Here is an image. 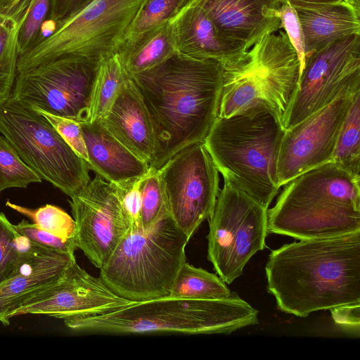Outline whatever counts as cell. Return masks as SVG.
I'll list each match as a JSON object with an SVG mask.
<instances>
[{
    "instance_id": "1",
    "label": "cell",
    "mask_w": 360,
    "mask_h": 360,
    "mask_svg": "<svg viewBox=\"0 0 360 360\" xmlns=\"http://www.w3.org/2000/svg\"><path fill=\"white\" fill-rule=\"evenodd\" d=\"M223 66L176 51L147 70L129 76L149 113L155 138L150 169L181 150L203 142L218 116Z\"/></svg>"
},
{
    "instance_id": "2",
    "label": "cell",
    "mask_w": 360,
    "mask_h": 360,
    "mask_svg": "<svg viewBox=\"0 0 360 360\" xmlns=\"http://www.w3.org/2000/svg\"><path fill=\"white\" fill-rule=\"evenodd\" d=\"M265 272L267 290L285 313L306 317L360 304V231L285 244L270 253Z\"/></svg>"
},
{
    "instance_id": "3",
    "label": "cell",
    "mask_w": 360,
    "mask_h": 360,
    "mask_svg": "<svg viewBox=\"0 0 360 360\" xmlns=\"http://www.w3.org/2000/svg\"><path fill=\"white\" fill-rule=\"evenodd\" d=\"M360 176L330 162L289 181L268 209L269 233L298 240L360 231Z\"/></svg>"
},
{
    "instance_id": "4",
    "label": "cell",
    "mask_w": 360,
    "mask_h": 360,
    "mask_svg": "<svg viewBox=\"0 0 360 360\" xmlns=\"http://www.w3.org/2000/svg\"><path fill=\"white\" fill-rule=\"evenodd\" d=\"M285 129L263 106L217 116L203 144L224 180L269 208L281 188L277 166Z\"/></svg>"
},
{
    "instance_id": "5",
    "label": "cell",
    "mask_w": 360,
    "mask_h": 360,
    "mask_svg": "<svg viewBox=\"0 0 360 360\" xmlns=\"http://www.w3.org/2000/svg\"><path fill=\"white\" fill-rule=\"evenodd\" d=\"M259 311L237 294L217 300L166 296L99 315L64 320L75 330L109 333L230 334L259 323Z\"/></svg>"
},
{
    "instance_id": "6",
    "label": "cell",
    "mask_w": 360,
    "mask_h": 360,
    "mask_svg": "<svg viewBox=\"0 0 360 360\" xmlns=\"http://www.w3.org/2000/svg\"><path fill=\"white\" fill-rule=\"evenodd\" d=\"M167 210L149 228H131L100 268V278L115 294L132 302L169 296L186 262L189 241Z\"/></svg>"
},
{
    "instance_id": "7",
    "label": "cell",
    "mask_w": 360,
    "mask_h": 360,
    "mask_svg": "<svg viewBox=\"0 0 360 360\" xmlns=\"http://www.w3.org/2000/svg\"><path fill=\"white\" fill-rule=\"evenodd\" d=\"M299 72L300 62L286 33L278 30L264 35L248 51L244 60L224 69L218 116L226 117L263 106L283 124Z\"/></svg>"
},
{
    "instance_id": "8",
    "label": "cell",
    "mask_w": 360,
    "mask_h": 360,
    "mask_svg": "<svg viewBox=\"0 0 360 360\" xmlns=\"http://www.w3.org/2000/svg\"><path fill=\"white\" fill-rule=\"evenodd\" d=\"M141 1H87L53 24L49 34L18 58V72L65 56L100 61L117 53Z\"/></svg>"
},
{
    "instance_id": "9",
    "label": "cell",
    "mask_w": 360,
    "mask_h": 360,
    "mask_svg": "<svg viewBox=\"0 0 360 360\" xmlns=\"http://www.w3.org/2000/svg\"><path fill=\"white\" fill-rule=\"evenodd\" d=\"M0 134L42 180L67 195L71 197L91 180L86 162L33 108L8 98L0 105Z\"/></svg>"
},
{
    "instance_id": "10",
    "label": "cell",
    "mask_w": 360,
    "mask_h": 360,
    "mask_svg": "<svg viewBox=\"0 0 360 360\" xmlns=\"http://www.w3.org/2000/svg\"><path fill=\"white\" fill-rule=\"evenodd\" d=\"M268 209L224 179L208 218L207 259L226 284L240 276L251 257L266 247Z\"/></svg>"
},
{
    "instance_id": "11",
    "label": "cell",
    "mask_w": 360,
    "mask_h": 360,
    "mask_svg": "<svg viewBox=\"0 0 360 360\" xmlns=\"http://www.w3.org/2000/svg\"><path fill=\"white\" fill-rule=\"evenodd\" d=\"M100 61L65 56L18 72L8 98L53 115L85 122Z\"/></svg>"
},
{
    "instance_id": "12",
    "label": "cell",
    "mask_w": 360,
    "mask_h": 360,
    "mask_svg": "<svg viewBox=\"0 0 360 360\" xmlns=\"http://www.w3.org/2000/svg\"><path fill=\"white\" fill-rule=\"evenodd\" d=\"M360 91V34L337 40L305 58L283 126L285 130L335 100Z\"/></svg>"
},
{
    "instance_id": "13",
    "label": "cell",
    "mask_w": 360,
    "mask_h": 360,
    "mask_svg": "<svg viewBox=\"0 0 360 360\" xmlns=\"http://www.w3.org/2000/svg\"><path fill=\"white\" fill-rule=\"evenodd\" d=\"M156 170L167 212L190 239L214 210L219 171L202 142L181 150Z\"/></svg>"
},
{
    "instance_id": "14",
    "label": "cell",
    "mask_w": 360,
    "mask_h": 360,
    "mask_svg": "<svg viewBox=\"0 0 360 360\" xmlns=\"http://www.w3.org/2000/svg\"><path fill=\"white\" fill-rule=\"evenodd\" d=\"M70 198L75 245L100 269L131 229L117 186L97 174Z\"/></svg>"
},
{
    "instance_id": "15",
    "label": "cell",
    "mask_w": 360,
    "mask_h": 360,
    "mask_svg": "<svg viewBox=\"0 0 360 360\" xmlns=\"http://www.w3.org/2000/svg\"><path fill=\"white\" fill-rule=\"evenodd\" d=\"M354 95L335 100L285 130L277 166L280 187L303 172L332 162L337 139Z\"/></svg>"
},
{
    "instance_id": "16",
    "label": "cell",
    "mask_w": 360,
    "mask_h": 360,
    "mask_svg": "<svg viewBox=\"0 0 360 360\" xmlns=\"http://www.w3.org/2000/svg\"><path fill=\"white\" fill-rule=\"evenodd\" d=\"M133 302L113 292L75 259L56 282L27 300L12 317L41 314L65 320L105 314Z\"/></svg>"
},
{
    "instance_id": "17",
    "label": "cell",
    "mask_w": 360,
    "mask_h": 360,
    "mask_svg": "<svg viewBox=\"0 0 360 360\" xmlns=\"http://www.w3.org/2000/svg\"><path fill=\"white\" fill-rule=\"evenodd\" d=\"M169 24L176 51L184 55L216 60L224 69L234 67L246 57L244 45L223 37L195 0H190Z\"/></svg>"
},
{
    "instance_id": "18",
    "label": "cell",
    "mask_w": 360,
    "mask_h": 360,
    "mask_svg": "<svg viewBox=\"0 0 360 360\" xmlns=\"http://www.w3.org/2000/svg\"><path fill=\"white\" fill-rule=\"evenodd\" d=\"M219 32L243 44L248 51L264 35L281 29V20L272 14L283 0H195Z\"/></svg>"
},
{
    "instance_id": "19",
    "label": "cell",
    "mask_w": 360,
    "mask_h": 360,
    "mask_svg": "<svg viewBox=\"0 0 360 360\" xmlns=\"http://www.w3.org/2000/svg\"><path fill=\"white\" fill-rule=\"evenodd\" d=\"M70 255L43 248L19 260L11 275L0 285V321L10 323L13 313L32 296L56 282L75 260Z\"/></svg>"
},
{
    "instance_id": "20",
    "label": "cell",
    "mask_w": 360,
    "mask_h": 360,
    "mask_svg": "<svg viewBox=\"0 0 360 360\" xmlns=\"http://www.w3.org/2000/svg\"><path fill=\"white\" fill-rule=\"evenodd\" d=\"M101 122L115 138L150 167L155 154L153 127L142 97L129 76Z\"/></svg>"
},
{
    "instance_id": "21",
    "label": "cell",
    "mask_w": 360,
    "mask_h": 360,
    "mask_svg": "<svg viewBox=\"0 0 360 360\" xmlns=\"http://www.w3.org/2000/svg\"><path fill=\"white\" fill-rule=\"evenodd\" d=\"M79 123L89 169L117 186L141 179L149 172V165L115 138L101 120Z\"/></svg>"
},
{
    "instance_id": "22",
    "label": "cell",
    "mask_w": 360,
    "mask_h": 360,
    "mask_svg": "<svg viewBox=\"0 0 360 360\" xmlns=\"http://www.w3.org/2000/svg\"><path fill=\"white\" fill-rule=\"evenodd\" d=\"M289 2L297 13L303 32L305 58L347 36L360 34V12L346 2Z\"/></svg>"
},
{
    "instance_id": "23",
    "label": "cell",
    "mask_w": 360,
    "mask_h": 360,
    "mask_svg": "<svg viewBox=\"0 0 360 360\" xmlns=\"http://www.w3.org/2000/svg\"><path fill=\"white\" fill-rule=\"evenodd\" d=\"M176 51L169 22L123 43L117 53L127 72L131 75L156 66Z\"/></svg>"
},
{
    "instance_id": "24",
    "label": "cell",
    "mask_w": 360,
    "mask_h": 360,
    "mask_svg": "<svg viewBox=\"0 0 360 360\" xmlns=\"http://www.w3.org/2000/svg\"><path fill=\"white\" fill-rule=\"evenodd\" d=\"M32 0H22L9 12H0V105L10 97L18 73V34Z\"/></svg>"
},
{
    "instance_id": "25",
    "label": "cell",
    "mask_w": 360,
    "mask_h": 360,
    "mask_svg": "<svg viewBox=\"0 0 360 360\" xmlns=\"http://www.w3.org/2000/svg\"><path fill=\"white\" fill-rule=\"evenodd\" d=\"M128 77L117 53L100 61L85 122L101 120L105 117Z\"/></svg>"
},
{
    "instance_id": "26",
    "label": "cell",
    "mask_w": 360,
    "mask_h": 360,
    "mask_svg": "<svg viewBox=\"0 0 360 360\" xmlns=\"http://www.w3.org/2000/svg\"><path fill=\"white\" fill-rule=\"evenodd\" d=\"M231 294L227 284L219 276L186 262L174 280L169 296L217 300L226 298Z\"/></svg>"
},
{
    "instance_id": "27",
    "label": "cell",
    "mask_w": 360,
    "mask_h": 360,
    "mask_svg": "<svg viewBox=\"0 0 360 360\" xmlns=\"http://www.w3.org/2000/svg\"><path fill=\"white\" fill-rule=\"evenodd\" d=\"M332 162L348 172L360 171V91L353 96L340 128Z\"/></svg>"
},
{
    "instance_id": "28",
    "label": "cell",
    "mask_w": 360,
    "mask_h": 360,
    "mask_svg": "<svg viewBox=\"0 0 360 360\" xmlns=\"http://www.w3.org/2000/svg\"><path fill=\"white\" fill-rule=\"evenodd\" d=\"M189 1L142 0L126 31L123 43L168 23Z\"/></svg>"
},
{
    "instance_id": "29",
    "label": "cell",
    "mask_w": 360,
    "mask_h": 360,
    "mask_svg": "<svg viewBox=\"0 0 360 360\" xmlns=\"http://www.w3.org/2000/svg\"><path fill=\"white\" fill-rule=\"evenodd\" d=\"M6 205L31 219L40 229L47 231L64 240L75 243L76 226L73 219L63 209L46 204L37 209L25 207L9 202Z\"/></svg>"
},
{
    "instance_id": "30",
    "label": "cell",
    "mask_w": 360,
    "mask_h": 360,
    "mask_svg": "<svg viewBox=\"0 0 360 360\" xmlns=\"http://www.w3.org/2000/svg\"><path fill=\"white\" fill-rule=\"evenodd\" d=\"M41 178L18 154L11 143L0 135V194L10 188H26Z\"/></svg>"
},
{
    "instance_id": "31",
    "label": "cell",
    "mask_w": 360,
    "mask_h": 360,
    "mask_svg": "<svg viewBox=\"0 0 360 360\" xmlns=\"http://www.w3.org/2000/svg\"><path fill=\"white\" fill-rule=\"evenodd\" d=\"M53 0H32L18 34L19 57L36 46L44 37L45 22H49Z\"/></svg>"
},
{
    "instance_id": "32",
    "label": "cell",
    "mask_w": 360,
    "mask_h": 360,
    "mask_svg": "<svg viewBox=\"0 0 360 360\" xmlns=\"http://www.w3.org/2000/svg\"><path fill=\"white\" fill-rule=\"evenodd\" d=\"M141 197V224L143 229L151 226L166 210L164 195L156 169H150L140 181Z\"/></svg>"
},
{
    "instance_id": "33",
    "label": "cell",
    "mask_w": 360,
    "mask_h": 360,
    "mask_svg": "<svg viewBox=\"0 0 360 360\" xmlns=\"http://www.w3.org/2000/svg\"><path fill=\"white\" fill-rule=\"evenodd\" d=\"M272 14L281 20V28L285 30L292 47L295 50L299 62V77L305 65V45L301 25L293 6L283 0L281 6L272 11Z\"/></svg>"
},
{
    "instance_id": "34",
    "label": "cell",
    "mask_w": 360,
    "mask_h": 360,
    "mask_svg": "<svg viewBox=\"0 0 360 360\" xmlns=\"http://www.w3.org/2000/svg\"><path fill=\"white\" fill-rule=\"evenodd\" d=\"M17 233L15 225L0 212V285L11 275L19 262L13 245Z\"/></svg>"
},
{
    "instance_id": "35",
    "label": "cell",
    "mask_w": 360,
    "mask_h": 360,
    "mask_svg": "<svg viewBox=\"0 0 360 360\" xmlns=\"http://www.w3.org/2000/svg\"><path fill=\"white\" fill-rule=\"evenodd\" d=\"M33 108L44 116L71 148L86 162L87 161L86 148L79 122L53 115L36 108Z\"/></svg>"
},
{
    "instance_id": "36",
    "label": "cell",
    "mask_w": 360,
    "mask_h": 360,
    "mask_svg": "<svg viewBox=\"0 0 360 360\" xmlns=\"http://www.w3.org/2000/svg\"><path fill=\"white\" fill-rule=\"evenodd\" d=\"M15 228L18 233L43 248L70 255H75V251L77 249L74 241L64 240L26 220L15 225Z\"/></svg>"
},
{
    "instance_id": "37",
    "label": "cell",
    "mask_w": 360,
    "mask_h": 360,
    "mask_svg": "<svg viewBox=\"0 0 360 360\" xmlns=\"http://www.w3.org/2000/svg\"><path fill=\"white\" fill-rule=\"evenodd\" d=\"M141 178L122 185H116L124 213L131 228L141 226Z\"/></svg>"
},
{
    "instance_id": "38",
    "label": "cell",
    "mask_w": 360,
    "mask_h": 360,
    "mask_svg": "<svg viewBox=\"0 0 360 360\" xmlns=\"http://www.w3.org/2000/svg\"><path fill=\"white\" fill-rule=\"evenodd\" d=\"M360 304L343 305L330 309L335 323L345 327L359 329Z\"/></svg>"
},
{
    "instance_id": "39",
    "label": "cell",
    "mask_w": 360,
    "mask_h": 360,
    "mask_svg": "<svg viewBox=\"0 0 360 360\" xmlns=\"http://www.w3.org/2000/svg\"><path fill=\"white\" fill-rule=\"evenodd\" d=\"M89 0H53L49 22L52 25L70 15Z\"/></svg>"
},
{
    "instance_id": "40",
    "label": "cell",
    "mask_w": 360,
    "mask_h": 360,
    "mask_svg": "<svg viewBox=\"0 0 360 360\" xmlns=\"http://www.w3.org/2000/svg\"><path fill=\"white\" fill-rule=\"evenodd\" d=\"M22 0H0V12H9Z\"/></svg>"
},
{
    "instance_id": "41",
    "label": "cell",
    "mask_w": 360,
    "mask_h": 360,
    "mask_svg": "<svg viewBox=\"0 0 360 360\" xmlns=\"http://www.w3.org/2000/svg\"><path fill=\"white\" fill-rule=\"evenodd\" d=\"M288 1H297L305 3H311V4H335L340 2H346L347 4V0H287Z\"/></svg>"
},
{
    "instance_id": "42",
    "label": "cell",
    "mask_w": 360,
    "mask_h": 360,
    "mask_svg": "<svg viewBox=\"0 0 360 360\" xmlns=\"http://www.w3.org/2000/svg\"><path fill=\"white\" fill-rule=\"evenodd\" d=\"M347 4L360 12V0H347Z\"/></svg>"
},
{
    "instance_id": "43",
    "label": "cell",
    "mask_w": 360,
    "mask_h": 360,
    "mask_svg": "<svg viewBox=\"0 0 360 360\" xmlns=\"http://www.w3.org/2000/svg\"><path fill=\"white\" fill-rule=\"evenodd\" d=\"M0 323H1V321H0Z\"/></svg>"
}]
</instances>
